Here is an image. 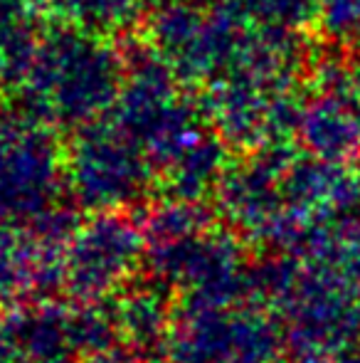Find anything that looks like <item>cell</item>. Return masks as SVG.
<instances>
[{
	"instance_id": "obj_10",
	"label": "cell",
	"mask_w": 360,
	"mask_h": 363,
	"mask_svg": "<svg viewBox=\"0 0 360 363\" xmlns=\"http://www.w3.org/2000/svg\"><path fill=\"white\" fill-rule=\"evenodd\" d=\"M298 139L311 156L353 163L360 158V111L341 91H323L303 104Z\"/></svg>"
},
{
	"instance_id": "obj_9",
	"label": "cell",
	"mask_w": 360,
	"mask_h": 363,
	"mask_svg": "<svg viewBox=\"0 0 360 363\" xmlns=\"http://www.w3.org/2000/svg\"><path fill=\"white\" fill-rule=\"evenodd\" d=\"M0 329L23 363L57 361L72 354L69 306L57 299H33L10 306L8 314L0 316Z\"/></svg>"
},
{
	"instance_id": "obj_7",
	"label": "cell",
	"mask_w": 360,
	"mask_h": 363,
	"mask_svg": "<svg viewBox=\"0 0 360 363\" xmlns=\"http://www.w3.org/2000/svg\"><path fill=\"white\" fill-rule=\"evenodd\" d=\"M281 196L289 216L303 225L343 218L360 206V171L353 163L296 158L281 178Z\"/></svg>"
},
{
	"instance_id": "obj_4",
	"label": "cell",
	"mask_w": 360,
	"mask_h": 363,
	"mask_svg": "<svg viewBox=\"0 0 360 363\" xmlns=\"http://www.w3.org/2000/svg\"><path fill=\"white\" fill-rule=\"evenodd\" d=\"M286 329L255 304L207 306L175 301L166 363H274L286 356Z\"/></svg>"
},
{
	"instance_id": "obj_3",
	"label": "cell",
	"mask_w": 360,
	"mask_h": 363,
	"mask_svg": "<svg viewBox=\"0 0 360 363\" xmlns=\"http://www.w3.org/2000/svg\"><path fill=\"white\" fill-rule=\"evenodd\" d=\"M156 168L116 121H91L64 148V186L84 213H116L146 201Z\"/></svg>"
},
{
	"instance_id": "obj_21",
	"label": "cell",
	"mask_w": 360,
	"mask_h": 363,
	"mask_svg": "<svg viewBox=\"0 0 360 363\" xmlns=\"http://www.w3.org/2000/svg\"><path fill=\"white\" fill-rule=\"evenodd\" d=\"M0 82H3V72H0Z\"/></svg>"
},
{
	"instance_id": "obj_2",
	"label": "cell",
	"mask_w": 360,
	"mask_h": 363,
	"mask_svg": "<svg viewBox=\"0 0 360 363\" xmlns=\"http://www.w3.org/2000/svg\"><path fill=\"white\" fill-rule=\"evenodd\" d=\"M277 316L286 321V349L294 363H333L360 341V284L331 264L298 257Z\"/></svg>"
},
{
	"instance_id": "obj_11",
	"label": "cell",
	"mask_w": 360,
	"mask_h": 363,
	"mask_svg": "<svg viewBox=\"0 0 360 363\" xmlns=\"http://www.w3.org/2000/svg\"><path fill=\"white\" fill-rule=\"evenodd\" d=\"M227 168V144L217 134H205L161 173L166 198L205 203L207 196H215Z\"/></svg>"
},
{
	"instance_id": "obj_5",
	"label": "cell",
	"mask_w": 360,
	"mask_h": 363,
	"mask_svg": "<svg viewBox=\"0 0 360 363\" xmlns=\"http://www.w3.org/2000/svg\"><path fill=\"white\" fill-rule=\"evenodd\" d=\"M146 267L158 282L180 291L178 299L207 306L250 304L252 264L247 240L230 225L178 242L149 245Z\"/></svg>"
},
{
	"instance_id": "obj_15",
	"label": "cell",
	"mask_w": 360,
	"mask_h": 363,
	"mask_svg": "<svg viewBox=\"0 0 360 363\" xmlns=\"http://www.w3.org/2000/svg\"><path fill=\"white\" fill-rule=\"evenodd\" d=\"M69 341H72V354L79 359L116 349L121 336L111 299L87 301V304L74 301V306H69Z\"/></svg>"
},
{
	"instance_id": "obj_19",
	"label": "cell",
	"mask_w": 360,
	"mask_h": 363,
	"mask_svg": "<svg viewBox=\"0 0 360 363\" xmlns=\"http://www.w3.org/2000/svg\"><path fill=\"white\" fill-rule=\"evenodd\" d=\"M333 363H360V341L353 346H348L346 351H341V354L333 359Z\"/></svg>"
},
{
	"instance_id": "obj_17",
	"label": "cell",
	"mask_w": 360,
	"mask_h": 363,
	"mask_svg": "<svg viewBox=\"0 0 360 363\" xmlns=\"http://www.w3.org/2000/svg\"><path fill=\"white\" fill-rule=\"evenodd\" d=\"M316 18L331 38L360 35V0H318Z\"/></svg>"
},
{
	"instance_id": "obj_14",
	"label": "cell",
	"mask_w": 360,
	"mask_h": 363,
	"mask_svg": "<svg viewBox=\"0 0 360 363\" xmlns=\"http://www.w3.org/2000/svg\"><path fill=\"white\" fill-rule=\"evenodd\" d=\"M217 225V211L207 203L192 201H175L166 198L161 203H153L144 213L141 228H144L146 242L149 245H166L178 242L185 238L205 233Z\"/></svg>"
},
{
	"instance_id": "obj_12",
	"label": "cell",
	"mask_w": 360,
	"mask_h": 363,
	"mask_svg": "<svg viewBox=\"0 0 360 363\" xmlns=\"http://www.w3.org/2000/svg\"><path fill=\"white\" fill-rule=\"evenodd\" d=\"M42 250L28 223L0 225V304L35 299Z\"/></svg>"
},
{
	"instance_id": "obj_1",
	"label": "cell",
	"mask_w": 360,
	"mask_h": 363,
	"mask_svg": "<svg viewBox=\"0 0 360 363\" xmlns=\"http://www.w3.org/2000/svg\"><path fill=\"white\" fill-rule=\"evenodd\" d=\"M126 65L99 35L67 25L40 40L18 109L37 124L82 126L116 106Z\"/></svg>"
},
{
	"instance_id": "obj_18",
	"label": "cell",
	"mask_w": 360,
	"mask_h": 363,
	"mask_svg": "<svg viewBox=\"0 0 360 363\" xmlns=\"http://www.w3.org/2000/svg\"><path fill=\"white\" fill-rule=\"evenodd\" d=\"M326 91H341L348 101H353V106L360 111V60L343 69V74L336 79V84Z\"/></svg>"
},
{
	"instance_id": "obj_20",
	"label": "cell",
	"mask_w": 360,
	"mask_h": 363,
	"mask_svg": "<svg viewBox=\"0 0 360 363\" xmlns=\"http://www.w3.org/2000/svg\"><path fill=\"white\" fill-rule=\"evenodd\" d=\"M45 363H72L69 359H57V361H45Z\"/></svg>"
},
{
	"instance_id": "obj_16",
	"label": "cell",
	"mask_w": 360,
	"mask_h": 363,
	"mask_svg": "<svg viewBox=\"0 0 360 363\" xmlns=\"http://www.w3.org/2000/svg\"><path fill=\"white\" fill-rule=\"evenodd\" d=\"M69 25L91 35L124 30L136 18L139 0H57Z\"/></svg>"
},
{
	"instance_id": "obj_8",
	"label": "cell",
	"mask_w": 360,
	"mask_h": 363,
	"mask_svg": "<svg viewBox=\"0 0 360 363\" xmlns=\"http://www.w3.org/2000/svg\"><path fill=\"white\" fill-rule=\"evenodd\" d=\"M168 289V284L158 282L156 277L151 284L134 279L129 287L111 296L121 344L141 361L146 356H163L175 316V301Z\"/></svg>"
},
{
	"instance_id": "obj_13",
	"label": "cell",
	"mask_w": 360,
	"mask_h": 363,
	"mask_svg": "<svg viewBox=\"0 0 360 363\" xmlns=\"http://www.w3.org/2000/svg\"><path fill=\"white\" fill-rule=\"evenodd\" d=\"M33 0H0V72L3 82H23L40 48Z\"/></svg>"
},
{
	"instance_id": "obj_6",
	"label": "cell",
	"mask_w": 360,
	"mask_h": 363,
	"mask_svg": "<svg viewBox=\"0 0 360 363\" xmlns=\"http://www.w3.org/2000/svg\"><path fill=\"white\" fill-rule=\"evenodd\" d=\"M144 228L124 211L94 213L79 225L64 252V294L77 304L106 301L146 267Z\"/></svg>"
}]
</instances>
